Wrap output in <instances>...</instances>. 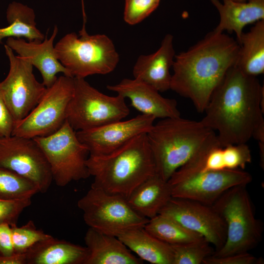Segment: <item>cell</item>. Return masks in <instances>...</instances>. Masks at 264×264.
<instances>
[{
  "label": "cell",
  "instance_id": "obj_1",
  "mask_svg": "<svg viewBox=\"0 0 264 264\" xmlns=\"http://www.w3.org/2000/svg\"><path fill=\"white\" fill-rule=\"evenodd\" d=\"M264 88L257 77L234 66L214 90L200 121L217 132L221 147L251 138L264 143Z\"/></svg>",
  "mask_w": 264,
  "mask_h": 264
},
{
  "label": "cell",
  "instance_id": "obj_2",
  "mask_svg": "<svg viewBox=\"0 0 264 264\" xmlns=\"http://www.w3.org/2000/svg\"><path fill=\"white\" fill-rule=\"evenodd\" d=\"M240 44L233 38L212 31L185 51L176 55L170 89L189 99L204 112L214 90L236 65Z\"/></svg>",
  "mask_w": 264,
  "mask_h": 264
},
{
  "label": "cell",
  "instance_id": "obj_3",
  "mask_svg": "<svg viewBox=\"0 0 264 264\" xmlns=\"http://www.w3.org/2000/svg\"><path fill=\"white\" fill-rule=\"evenodd\" d=\"M86 164L91 187L127 198L144 181L156 174L147 133L140 134L105 154H89Z\"/></svg>",
  "mask_w": 264,
  "mask_h": 264
},
{
  "label": "cell",
  "instance_id": "obj_4",
  "mask_svg": "<svg viewBox=\"0 0 264 264\" xmlns=\"http://www.w3.org/2000/svg\"><path fill=\"white\" fill-rule=\"evenodd\" d=\"M213 131L200 121L180 117L162 119L147 133L156 174L168 181L198 151Z\"/></svg>",
  "mask_w": 264,
  "mask_h": 264
},
{
  "label": "cell",
  "instance_id": "obj_5",
  "mask_svg": "<svg viewBox=\"0 0 264 264\" xmlns=\"http://www.w3.org/2000/svg\"><path fill=\"white\" fill-rule=\"evenodd\" d=\"M247 185L232 187L212 205L226 225L225 242L214 251L215 257L249 252L261 241L262 223L255 216Z\"/></svg>",
  "mask_w": 264,
  "mask_h": 264
},
{
  "label": "cell",
  "instance_id": "obj_6",
  "mask_svg": "<svg viewBox=\"0 0 264 264\" xmlns=\"http://www.w3.org/2000/svg\"><path fill=\"white\" fill-rule=\"evenodd\" d=\"M56 57L72 77L85 78L113 71L119 56L112 40L105 34L90 35L85 26L67 33L54 45Z\"/></svg>",
  "mask_w": 264,
  "mask_h": 264
},
{
  "label": "cell",
  "instance_id": "obj_7",
  "mask_svg": "<svg viewBox=\"0 0 264 264\" xmlns=\"http://www.w3.org/2000/svg\"><path fill=\"white\" fill-rule=\"evenodd\" d=\"M74 92L66 121L76 132L97 128L123 120L130 113L125 98L109 96L92 87L85 78L73 77Z\"/></svg>",
  "mask_w": 264,
  "mask_h": 264
},
{
  "label": "cell",
  "instance_id": "obj_8",
  "mask_svg": "<svg viewBox=\"0 0 264 264\" xmlns=\"http://www.w3.org/2000/svg\"><path fill=\"white\" fill-rule=\"evenodd\" d=\"M33 139L43 151L57 185L64 187L90 176L86 164L88 149L66 121L55 132Z\"/></svg>",
  "mask_w": 264,
  "mask_h": 264
},
{
  "label": "cell",
  "instance_id": "obj_9",
  "mask_svg": "<svg viewBox=\"0 0 264 264\" xmlns=\"http://www.w3.org/2000/svg\"><path fill=\"white\" fill-rule=\"evenodd\" d=\"M77 206L89 227L117 237L129 229L144 227L149 220L135 212L125 197L91 186Z\"/></svg>",
  "mask_w": 264,
  "mask_h": 264
},
{
  "label": "cell",
  "instance_id": "obj_10",
  "mask_svg": "<svg viewBox=\"0 0 264 264\" xmlns=\"http://www.w3.org/2000/svg\"><path fill=\"white\" fill-rule=\"evenodd\" d=\"M74 92L73 77L57 78L46 89L36 107L16 122L12 135L33 138L50 135L66 121L67 108Z\"/></svg>",
  "mask_w": 264,
  "mask_h": 264
},
{
  "label": "cell",
  "instance_id": "obj_11",
  "mask_svg": "<svg viewBox=\"0 0 264 264\" xmlns=\"http://www.w3.org/2000/svg\"><path fill=\"white\" fill-rule=\"evenodd\" d=\"M4 49L9 62V70L6 77L0 82V88L16 123L36 107L46 88L36 80L33 66L27 59L16 55L6 44Z\"/></svg>",
  "mask_w": 264,
  "mask_h": 264
},
{
  "label": "cell",
  "instance_id": "obj_12",
  "mask_svg": "<svg viewBox=\"0 0 264 264\" xmlns=\"http://www.w3.org/2000/svg\"><path fill=\"white\" fill-rule=\"evenodd\" d=\"M0 167L30 179L40 193H45L53 181L49 164L33 138L15 135L0 137Z\"/></svg>",
  "mask_w": 264,
  "mask_h": 264
},
{
  "label": "cell",
  "instance_id": "obj_13",
  "mask_svg": "<svg viewBox=\"0 0 264 264\" xmlns=\"http://www.w3.org/2000/svg\"><path fill=\"white\" fill-rule=\"evenodd\" d=\"M160 215L176 221L184 228L197 233L215 250L225 242L224 221L212 206L192 200L172 197L160 212Z\"/></svg>",
  "mask_w": 264,
  "mask_h": 264
},
{
  "label": "cell",
  "instance_id": "obj_14",
  "mask_svg": "<svg viewBox=\"0 0 264 264\" xmlns=\"http://www.w3.org/2000/svg\"><path fill=\"white\" fill-rule=\"evenodd\" d=\"M252 180L250 174L243 170H223L196 174L170 185L172 197L192 200L212 206L230 188L238 185H247Z\"/></svg>",
  "mask_w": 264,
  "mask_h": 264
},
{
  "label": "cell",
  "instance_id": "obj_15",
  "mask_svg": "<svg viewBox=\"0 0 264 264\" xmlns=\"http://www.w3.org/2000/svg\"><path fill=\"white\" fill-rule=\"evenodd\" d=\"M156 118L143 114L127 120H118L85 131L76 132L79 140L90 154H105L126 144L135 137L147 133Z\"/></svg>",
  "mask_w": 264,
  "mask_h": 264
},
{
  "label": "cell",
  "instance_id": "obj_16",
  "mask_svg": "<svg viewBox=\"0 0 264 264\" xmlns=\"http://www.w3.org/2000/svg\"><path fill=\"white\" fill-rule=\"evenodd\" d=\"M107 88L128 98L131 105L142 114L161 119L180 116L176 100L163 97L156 89L140 80L125 78Z\"/></svg>",
  "mask_w": 264,
  "mask_h": 264
},
{
  "label": "cell",
  "instance_id": "obj_17",
  "mask_svg": "<svg viewBox=\"0 0 264 264\" xmlns=\"http://www.w3.org/2000/svg\"><path fill=\"white\" fill-rule=\"evenodd\" d=\"M57 26L54 27L49 37L47 34L42 41H27L22 38H8L6 44L18 55L25 58L40 72L42 83L46 88L52 86L57 79L59 73L71 77L69 71L57 59L54 42L58 34Z\"/></svg>",
  "mask_w": 264,
  "mask_h": 264
},
{
  "label": "cell",
  "instance_id": "obj_18",
  "mask_svg": "<svg viewBox=\"0 0 264 264\" xmlns=\"http://www.w3.org/2000/svg\"><path fill=\"white\" fill-rule=\"evenodd\" d=\"M173 38L172 35L166 34L156 52L139 56L132 70L134 79L150 85L159 92L170 89L172 75L170 70L176 55Z\"/></svg>",
  "mask_w": 264,
  "mask_h": 264
},
{
  "label": "cell",
  "instance_id": "obj_19",
  "mask_svg": "<svg viewBox=\"0 0 264 264\" xmlns=\"http://www.w3.org/2000/svg\"><path fill=\"white\" fill-rule=\"evenodd\" d=\"M210 1L217 9L220 17L219 23L213 30L219 33L234 32L238 43L246 25L264 20V0Z\"/></svg>",
  "mask_w": 264,
  "mask_h": 264
},
{
  "label": "cell",
  "instance_id": "obj_20",
  "mask_svg": "<svg viewBox=\"0 0 264 264\" xmlns=\"http://www.w3.org/2000/svg\"><path fill=\"white\" fill-rule=\"evenodd\" d=\"M84 240L88 251L86 264H141L143 262L116 236L89 227Z\"/></svg>",
  "mask_w": 264,
  "mask_h": 264
},
{
  "label": "cell",
  "instance_id": "obj_21",
  "mask_svg": "<svg viewBox=\"0 0 264 264\" xmlns=\"http://www.w3.org/2000/svg\"><path fill=\"white\" fill-rule=\"evenodd\" d=\"M26 264H86V246L51 236L30 247L25 253Z\"/></svg>",
  "mask_w": 264,
  "mask_h": 264
},
{
  "label": "cell",
  "instance_id": "obj_22",
  "mask_svg": "<svg viewBox=\"0 0 264 264\" xmlns=\"http://www.w3.org/2000/svg\"><path fill=\"white\" fill-rule=\"evenodd\" d=\"M172 198L168 181L156 174L136 188L127 199L135 212L149 220L158 215Z\"/></svg>",
  "mask_w": 264,
  "mask_h": 264
},
{
  "label": "cell",
  "instance_id": "obj_23",
  "mask_svg": "<svg viewBox=\"0 0 264 264\" xmlns=\"http://www.w3.org/2000/svg\"><path fill=\"white\" fill-rule=\"evenodd\" d=\"M117 237L143 261L152 264H173L171 245L150 234L144 227L129 229Z\"/></svg>",
  "mask_w": 264,
  "mask_h": 264
},
{
  "label": "cell",
  "instance_id": "obj_24",
  "mask_svg": "<svg viewBox=\"0 0 264 264\" xmlns=\"http://www.w3.org/2000/svg\"><path fill=\"white\" fill-rule=\"evenodd\" d=\"M236 66L244 74L257 77L264 72V20L243 32Z\"/></svg>",
  "mask_w": 264,
  "mask_h": 264
},
{
  "label": "cell",
  "instance_id": "obj_25",
  "mask_svg": "<svg viewBox=\"0 0 264 264\" xmlns=\"http://www.w3.org/2000/svg\"><path fill=\"white\" fill-rule=\"evenodd\" d=\"M8 25L0 28V43L4 38L26 39L28 41H42L44 35L36 27L34 10L22 3L13 1L6 10Z\"/></svg>",
  "mask_w": 264,
  "mask_h": 264
},
{
  "label": "cell",
  "instance_id": "obj_26",
  "mask_svg": "<svg viewBox=\"0 0 264 264\" xmlns=\"http://www.w3.org/2000/svg\"><path fill=\"white\" fill-rule=\"evenodd\" d=\"M144 227L150 234L170 245L186 243L204 239L201 235L160 214L149 219Z\"/></svg>",
  "mask_w": 264,
  "mask_h": 264
},
{
  "label": "cell",
  "instance_id": "obj_27",
  "mask_svg": "<svg viewBox=\"0 0 264 264\" xmlns=\"http://www.w3.org/2000/svg\"><path fill=\"white\" fill-rule=\"evenodd\" d=\"M40 193L33 181L14 171L0 167V198L20 200L31 198Z\"/></svg>",
  "mask_w": 264,
  "mask_h": 264
},
{
  "label": "cell",
  "instance_id": "obj_28",
  "mask_svg": "<svg viewBox=\"0 0 264 264\" xmlns=\"http://www.w3.org/2000/svg\"><path fill=\"white\" fill-rule=\"evenodd\" d=\"M171 246L173 264H202L204 259L215 251L213 246L205 239Z\"/></svg>",
  "mask_w": 264,
  "mask_h": 264
},
{
  "label": "cell",
  "instance_id": "obj_29",
  "mask_svg": "<svg viewBox=\"0 0 264 264\" xmlns=\"http://www.w3.org/2000/svg\"><path fill=\"white\" fill-rule=\"evenodd\" d=\"M11 227L12 243L15 253H24L35 243L52 236L37 229L32 220H29L20 227L16 224Z\"/></svg>",
  "mask_w": 264,
  "mask_h": 264
},
{
  "label": "cell",
  "instance_id": "obj_30",
  "mask_svg": "<svg viewBox=\"0 0 264 264\" xmlns=\"http://www.w3.org/2000/svg\"><path fill=\"white\" fill-rule=\"evenodd\" d=\"M160 0H125L124 20L134 25L140 22L158 6Z\"/></svg>",
  "mask_w": 264,
  "mask_h": 264
},
{
  "label": "cell",
  "instance_id": "obj_31",
  "mask_svg": "<svg viewBox=\"0 0 264 264\" xmlns=\"http://www.w3.org/2000/svg\"><path fill=\"white\" fill-rule=\"evenodd\" d=\"M31 203V198L5 200L0 198V224L16 225L22 212Z\"/></svg>",
  "mask_w": 264,
  "mask_h": 264
},
{
  "label": "cell",
  "instance_id": "obj_32",
  "mask_svg": "<svg viewBox=\"0 0 264 264\" xmlns=\"http://www.w3.org/2000/svg\"><path fill=\"white\" fill-rule=\"evenodd\" d=\"M262 258H257L249 252L231 254L223 257L211 255L204 259L202 264H263Z\"/></svg>",
  "mask_w": 264,
  "mask_h": 264
},
{
  "label": "cell",
  "instance_id": "obj_33",
  "mask_svg": "<svg viewBox=\"0 0 264 264\" xmlns=\"http://www.w3.org/2000/svg\"><path fill=\"white\" fill-rule=\"evenodd\" d=\"M15 122L9 111L0 88V137L12 134Z\"/></svg>",
  "mask_w": 264,
  "mask_h": 264
},
{
  "label": "cell",
  "instance_id": "obj_34",
  "mask_svg": "<svg viewBox=\"0 0 264 264\" xmlns=\"http://www.w3.org/2000/svg\"><path fill=\"white\" fill-rule=\"evenodd\" d=\"M15 253L11 226L7 223L0 224V255L9 256Z\"/></svg>",
  "mask_w": 264,
  "mask_h": 264
},
{
  "label": "cell",
  "instance_id": "obj_35",
  "mask_svg": "<svg viewBox=\"0 0 264 264\" xmlns=\"http://www.w3.org/2000/svg\"><path fill=\"white\" fill-rule=\"evenodd\" d=\"M0 264H26L25 253H14L9 256L0 255Z\"/></svg>",
  "mask_w": 264,
  "mask_h": 264
},
{
  "label": "cell",
  "instance_id": "obj_36",
  "mask_svg": "<svg viewBox=\"0 0 264 264\" xmlns=\"http://www.w3.org/2000/svg\"><path fill=\"white\" fill-rule=\"evenodd\" d=\"M82 0V12H83V20L84 21H86L87 17L85 11V8H84V0Z\"/></svg>",
  "mask_w": 264,
  "mask_h": 264
},
{
  "label": "cell",
  "instance_id": "obj_37",
  "mask_svg": "<svg viewBox=\"0 0 264 264\" xmlns=\"http://www.w3.org/2000/svg\"><path fill=\"white\" fill-rule=\"evenodd\" d=\"M234 0L236 1H246L247 0Z\"/></svg>",
  "mask_w": 264,
  "mask_h": 264
}]
</instances>
